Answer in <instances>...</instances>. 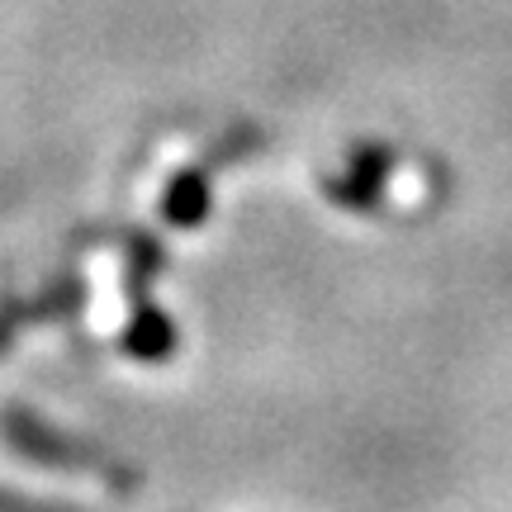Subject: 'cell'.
Here are the masks:
<instances>
[{"instance_id":"cell-3","label":"cell","mask_w":512,"mask_h":512,"mask_svg":"<svg viewBox=\"0 0 512 512\" xmlns=\"http://www.w3.org/2000/svg\"><path fill=\"white\" fill-rule=\"evenodd\" d=\"M209 204H214V185L200 166H190L181 176H171V185L162 190V219L171 228H200L209 219Z\"/></svg>"},{"instance_id":"cell-4","label":"cell","mask_w":512,"mask_h":512,"mask_svg":"<svg viewBox=\"0 0 512 512\" xmlns=\"http://www.w3.org/2000/svg\"><path fill=\"white\" fill-rule=\"evenodd\" d=\"M124 342H128V351H133L138 361L152 366V361H162V356L176 351V328H171V318H166V313H157L152 304H143V309L133 313Z\"/></svg>"},{"instance_id":"cell-2","label":"cell","mask_w":512,"mask_h":512,"mask_svg":"<svg viewBox=\"0 0 512 512\" xmlns=\"http://www.w3.org/2000/svg\"><path fill=\"white\" fill-rule=\"evenodd\" d=\"M389 171H394L389 147L366 143V147H356V152H351V166H347V171L328 181V195L342 204V209L361 214V209H370V204L380 200V190H384V181H389Z\"/></svg>"},{"instance_id":"cell-1","label":"cell","mask_w":512,"mask_h":512,"mask_svg":"<svg viewBox=\"0 0 512 512\" xmlns=\"http://www.w3.org/2000/svg\"><path fill=\"white\" fill-rule=\"evenodd\" d=\"M5 427H10V441H15L19 451L29 460H38V465H57V470H100V465H110L105 460V451H95V446H81V441H62L57 432H48L43 422H34L29 413H10L5 418Z\"/></svg>"}]
</instances>
